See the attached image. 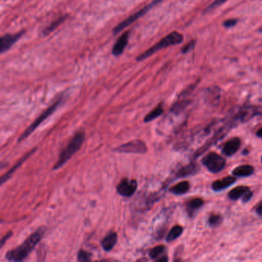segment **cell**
<instances>
[{
	"instance_id": "obj_1",
	"label": "cell",
	"mask_w": 262,
	"mask_h": 262,
	"mask_svg": "<svg viewBox=\"0 0 262 262\" xmlns=\"http://www.w3.org/2000/svg\"><path fill=\"white\" fill-rule=\"evenodd\" d=\"M45 231L46 229L44 227L39 228L33 234L30 235L21 246L8 251L6 255V259L10 262H21L24 260L40 242Z\"/></svg>"
},
{
	"instance_id": "obj_8",
	"label": "cell",
	"mask_w": 262,
	"mask_h": 262,
	"mask_svg": "<svg viewBox=\"0 0 262 262\" xmlns=\"http://www.w3.org/2000/svg\"><path fill=\"white\" fill-rule=\"evenodd\" d=\"M253 192L250 188L247 186H238L233 188L228 194L229 199L232 201H236L238 199H242L243 202H247L252 197Z\"/></svg>"
},
{
	"instance_id": "obj_22",
	"label": "cell",
	"mask_w": 262,
	"mask_h": 262,
	"mask_svg": "<svg viewBox=\"0 0 262 262\" xmlns=\"http://www.w3.org/2000/svg\"><path fill=\"white\" fill-rule=\"evenodd\" d=\"M163 112H164V110H163V105L160 104L155 109H153L151 113H148L146 115L144 119L145 122H149L154 120L155 118H159V116L163 115Z\"/></svg>"
},
{
	"instance_id": "obj_13",
	"label": "cell",
	"mask_w": 262,
	"mask_h": 262,
	"mask_svg": "<svg viewBox=\"0 0 262 262\" xmlns=\"http://www.w3.org/2000/svg\"><path fill=\"white\" fill-rule=\"evenodd\" d=\"M235 181H236V179L234 176H227V177L214 181L212 185V188L214 192H221L225 188L232 185Z\"/></svg>"
},
{
	"instance_id": "obj_2",
	"label": "cell",
	"mask_w": 262,
	"mask_h": 262,
	"mask_svg": "<svg viewBox=\"0 0 262 262\" xmlns=\"http://www.w3.org/2000/svg\"><path fill=\"white\" fill-rule=\"evenodd\" d=\"M182 42L183 35L181 33H178V32H172L171 33L167 35L165 37L161 39L159 43H156L155 46L146 50V52H143V53L140 54L136 58V61H143L145 59H148L150 56H152L153 54L159 52V50L179 44V43H182Z\"/></svg>"
},
{
	"instance_id": "obj_24",
	"label": "cell",
	"mask_w": 262,
	"mask_h": 262,
	"mask_svg": "<svg viewBox=\"0 0 262 262\" xmlns=\"http://www.w3.org/2000/svg\"><path fill=\"white\" fill-rule=\"evenodd\" d=\"M223 222V218L222 215L218 214H213L209 218V225L211 227L214 228L218 227V225H221Z\"/></svg>"
},
{
	"instance_id": "obj_32",
	"label": "cell",
	"mask_w": 262,
	"mask_h": 262,
	"mask_svg": "<svg viewBox=\"0 0 262 262\" xmlns=\"http://www.w3.org/2000/svg\"><path fill=\"white\" fill-rule=\"evenodd\" d=\"M260 32H262V28L260 29Z\"/></svg>"
},
{
	"instance_id": "obj_30",
	"label": "cell",
	"mask_w": 262,
	"mask_h": 262,
	"mask_svg": "<svg viewBox=\"0 0 262 262\" xmlns=\"http://www.w3.org/2000/svg\"><path fill=\"white\" fill-rule=\"evenodd\" d=\"M192 46H193V44L192 43H189V44L187 45L186 47H184L183 48V52H188V51H189V49H190L191 47H192Z\"/></svg>"
},
{
	"instance_id": "obj_31",
	"label": "cell",
	"mask_w": 262,
	"mask_h": 262,
	"mask_svg": "<svg viewBox=\"0 0 262 262\" xmlns=\"http://www.w3.org/2000/svg\"><path fill=\"white\" fill-rule=\"evenodd\" d=\"M257 136L259 137L261 139H262V127L259 129L256 133Z\"/></svg>"
},
{
	"instance_id": "obj_21",
	"label": "cell",
	"mask_w": 262,
	"mask_h": 262,
	"mask_svg": "<svg viewBox=\"0 0 262 262\" xmlns=\"http://www.w3.org/2000/svg\"><path fill=\"white\" fill-rule=\"evenodd\" d=\"M183 232V228L180 225H176L174 226L171 230H170L169 233H168V236H167L166 240L168 242H172V241L176 240L179 237L181 236V234Z\"/></svg>"
},
{
	"instance_id": "obj_23",
	"label": "cell",
	"mask_w": 262,
	"mask_h": 262,
	"mask_svg": "<svg viewBox=\"0 0 262 262\" xmlns=\"http://www.w3.org/2000/svg\"><path fill=\"white\" fill-rule=\"evenodd\" d=\"M165 251V247L164 246H159L151 248L149 251V257L151 259H155L158 261L160 258H162L163 254Z\"/></svg>"
},
{
	"instance_id": "obj_6",
	"label": "cell",
	"mask_w": 262,
	"mask_h": 262,
	"mask_svg": "<svg viewBox=\"0 0 262 262\" xmlns=\"http://www.w3.org/2000/svg\"><path fill=\"white\" fill-rule=\"evenodd\" d=\"M201 162L209 172L214 174L222 171L226 164V160L215 152L207 154Z\"/></svg>"
},
{
	"instance_id": "obj_7",
	"label": "cell",
	"mask_w": 262,
	"mask_h": 262,
	"mask_svg": "<svg viewBox=\"0 0 262 262\" xmlns=\"http://www.w3.org/2000/svg\"><path fill=\"white\" fill-rule=\"evenodd\" d=\"M115 150L117 152H122V153L142 154L146 153L148 148L143 141L137 139V140H133L131 142H127L126 144L118 146V148Z\"/></svg>"
},
{
	"instance_id": "obj_18",
	"label": "cell",
	"mask_w": 262,
	"mask_h": 262,
	"mask_svg": "<svg viewBox=\"0 0 262 262\" xmlns=\"http://www.w3.org/2000/svg\"><path fill=\"white\" fill-rule=\"evenodd\" d=\"M35 151V149L32 150L30 152H29L28 154H26V155H25L24 157L22 158V159H21L18 162V163H16V164H15L14 165V167L13 168H12L9 171V172H7V173L5 174L3 176H2V178H1V184H3L4 182H6V181H7L8 179H10V177H11L12 175H13L14 172H16V170L17 169V168H19V167L22 165V163H24L25 161L26 160V159H28L29 157H30V155H33V154L34 153V151Z\"/></svg>"
},
{
	"instance_id": "obj_25",
	"label": "cell",
	"mask_w": 262,
	"mask_h": 262,
	"mask_svg": "<svg viewBox=\"0 0 262 262\" xmlns=\"http://www.w3.org/2000/svg\"><path fill=\"white\" fill-rule=\"evenodd\" d=\"M92 259V254L83 250H80L78 253V261L80 262H86V261H90Z\"/></svg>"
},
{
	"instance_id": "obj_26",
	"label": "cell",
	"mask_w": 262,
	"mask_h": 262,
	"mask_svg": "<svg viewBox=\"0 0 262 262\" xmlns=\"http://www.w3.org/2000/svg\"><path fill=\"white\" fill-rule=\"evenodd\" d=\"M228 0H215L214 2L211 4L210 6L208 7L206 11L209 12L211 10H214L215 8L218 7V6H221L222 4L225 3V2H227Z\"/></svg>"
},
{
	"instance_id": "obj_4",
	"label": "cell",
	"mask_w": 262,
	"mask_h": 262,
	"mask_svg": "<svg viewBox=\"0 0 262 262\" xmlns=\"http://www.w3.org/2000/svg\"><path fill=\"white\" fill-rule=\"evenodd\" d=\"M164 0H153L151 3L148 4V6H145L144 8H142V10L136 12L135 14L130 16V17H128L127 19L121 22L119 24L117 25L113 30V34L114 35H117L121 32L123 31L124 30H126L127 27L130 26L131 23L138 20L140 17L146 15V13H148L151 9L156 6L158 4L163 2Z\"/></svg>"
},
{
	"instance_id": "obj_20",
	"label": "cell",
	"mask_w": 262,
	"mask_h": 262,
	"mask_svg": "<svg viewBox=\"0 0 262 262\" xmlns=\"http://www.w3.org/2000/svg\"><path fill=\"white\" fill-rule=\"evenodd\" d=\"M66 18L67 16H64L59 17L56 20H54L48 27H47V28L43 30V34L45 35H47L49 34L52 33V32L55 31L60 25H62V23L64 22V21L66 20Z\"/></svg>"
},
{
	"instance_id": "obj_12",
	"label": "cell",
	"mask_w": 262,
	"mask_h": 262,
	"mask_svg": "<svg viewBox=\"0 0 262 262\" xmlns=\"http://www.w3.org/2000/svg\"><path fill=\"white\" fill-rule=\"evenodd\" d=\"M241 139L238 137L233 138L228 142H225L222 147V152L227 156H231L236 153L241 147Z\"/></svg>"
},
{
	"instance_id": "obj_5",
	"label": "cell",
	"mask_w": 262,
	"mask_h": 262,
	"mask_svg": "<svg viewBox=\"0 0 262 262\" xmlns=\"http://www.w3.org/2000/svg\"><path fill=\"white\" fill-rule=\"evenodd\" d=\"M62 101H63V98H59V100H57L53 105H51L50 107H49L47 110H45L42 114L39 115V118L35 119V122L33 123L32 124L31 126L22 133V135L19 137V139H18V142H20L22 141L25 140V139L29 136V135H31L32 133L41 124L43 123L47 118H48L50 115H52V113L56 111L57 108L59 107L60 104H61Z\"/></svg>"
},
{
	"instance_id": "obj_16",
	"label": "cell",
	"mask_w": 262,
	"mask_h": 262,
	"mask_svg": "<svg viewBox=\"0 0 262 262\" xmlns=\"http://www.w3.org/2000/svg\"><path fill=\"white\" fill-rule=\"evenodd\" d=\"M255 168L251 164H243L233 170V176L236 177H248L254 173Z\"/></svg>"
},
{
	"instance_id": "obj_14",
	"label": "cell",
	"mask_w": 262,
	"mask_h": 262,
	"mask_svg": "<svg viewBox=\"0 0 262 262\" xmlns=\"http://www.w3.org/2000/svg\"><path fill=\"white\" fill-rule=\"evenodd\" d=\"M199 167L197 166L196 163H191L187 164L185 166L182 167L181 169H179L177 172V178H185L188 176H194L198 172Z\"/></svg>"
},
{
	"instance_id": "obj_19",
	"label": "cell",
	"mask_w": 262,
	"mask_h": 262,
	"mask_svg": "<svg viewBox=\"0 0 262 262\" xmlns=\"http://www.w3.org/2000/svg\"><path fill=\"white\" fill-rule=\"evenodd\" d=\"M204 205V200L200 197H196L193 199L190 200L187 203V210L189 214L193 213L197 209H199L202 205Z\"/></svg>"
},
{
	"instance_id": "obj_33",
	"label": "cell",
	"mask_w": 262,
	"mask_h": 262,
	"mask_svg": "<svg viewBox=\"0 0 262 262\" xmlns=\"http://www.w3.org/2000/svg\"></svg>"
},
{
	"instance_id": "obj_11",
	"label": "cell",
	"mask_w": 262,
	"mask_h": 262,
	"mask_svg": "<svg viewBox=\"0 0 262 262\" xmlns=\"http://www.w3.org/2000/svg\"><path fill=\"white\" fill-rule=\"evenodd\" d=\"M130 35V32H126L115 42L113 48V54L115 56H119L123 53L124 50L127 47L128 43H129Z\"/></svg>"
},
{
	"instance_id": "obj_29",
	"label": "cell",
	"mask_w": 262,
	"mask_h": 262,
	"mask_svg": "<svg viewBox=\"0 0 262 262\" xmlns=\"http://www.w3.org/2000/svg\"><path fill=\"white\" fill-rule=\"evenodd\" d=\"M255 212L259 215L262 216V201H261L259 205H257Z\"/></svg>"
},
{
	"instance_id": "obj_3",
	"label": "cell",
	"mask_w": 262,
	"mask_h": 262,
	"mask_svg": "<svg viewBox=\"0 0 262 262\" xmlns=\"http://www.w3.org/2000/svg\"><path fill=\"white\" fill-rule=\"evenodd\" d=\"M85 139V135L83 131H79L76 133L70 142L68 143V146L66 147L65 149L63 150L59 155L57 162L54 165L53 170L59 169V168L63 166L72 157V155L76 154L78 150L81 148Z\"/></svg>"
},
{
	"instance_id": "obj_15",
	"label": "cell",
	"mask_w": 262,
	"mask_h": 262,
	"mask_svg": "<svg viewBox=\"0 0 262 262\" xmlns=\"http://www.w3.org/2000/svg\"><path fill=\"white\" fill-rule=\"evenodd\" d=\"M117 234L115 232L109 233L101 242V246L105 251H111L117 242Z\"/></svg>"
},
{
	"instance_id": "obj_28",
	"label": "cell",
	"mask_w": 262,
	"mask_h": 262,
	"mask_svg": "<svg viewBox=\"0 0 262 262\" xmlns=\"http://www.w3.org/2000/svg\"><path fill=\"white\" fill-rule=\"evenodd\" d=\"M12 234H13V232H12V231H9L5 236H3V238H2L1 243H0L1 244V247H2V246H4V244L6 243V241L9 240V238L12 236Z\"/></svg>"
},
{
	"instance_id": "obj_10",
	"label": "cell",
	"mask_w": 262,
	"mask_h": 262,
	"mask_svg": "<svg viewBox=\"0 0 262 262\" xmlns=\"http://www.w3.org/2000/svg\"><path fill=\"white\" fill-rule=\"evenodd\" d=\"M24 33L25 32L22 31L19 32L18 33L6 34V35H2V38H1V48H0L1 53H4L10 49Z\"/></svg>"
},
{
	"instance_id": "obj_9",
	"label": "cell",
	"mask_w": 262,
	"mask_h": 262,
	"mask_svg": "<svg viewBox=\"0 0 262 262\" xmlns=\"http://www.w3.org/2000/svg\"><path fill=\"white\" fill-rule=\"evenodd\" d=\"M136 188L137 181L135 180L124 179L117 186V192L124 197H131L135 193Z\"/></svg>"
},
{
	"instance_id": "obj_17",
	"label": "cell",
	"mask_w": 262,
	"mask_h": 262,
	"mask_svg": "<svg viewBox=\"0 0 262 262\" xmlns=\"http://www.w3.org/2000/svg\"><path fill=\"white\" fill-rule=\"evenodd\" d=\"M190 183L187 181H183L172 186V188H170L169 192L172 194L181 196V195L187 193L190 189Z\"/></svg>"
},
{
	"instance_id": "obj_27",
	"label": "cell",
	"mask_w": 262,
	"mask_h": 262,
	"mask_svg": "<svg viewBox=\"0 0 262 262\" xmlns=\"http://www.w3.org/2000/svg\"><path fill=\"white\" fill-rule=\"evenodd\" d=\"M237 22L238 21L236 19H229V20H226L224 22V26L225 27H227V28H230V27H233V26H235Z\"/></svg>"
}]
</instances>
